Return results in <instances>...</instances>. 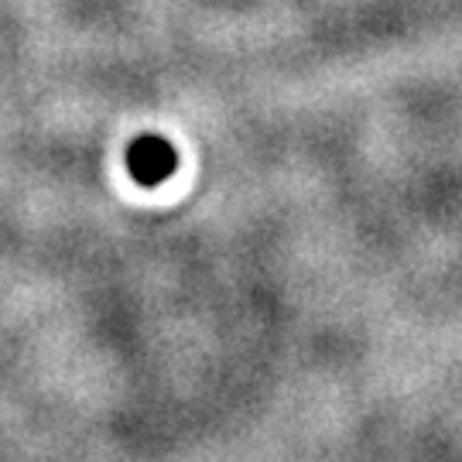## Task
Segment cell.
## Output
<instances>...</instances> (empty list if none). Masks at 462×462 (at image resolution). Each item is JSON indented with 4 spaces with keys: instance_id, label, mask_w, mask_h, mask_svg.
Returning a JSON list of instances; mask_svg holds the SVG:
<instances>
[{
    "instance_id": "6da1fadb",
    "label": "cell",
    "mask_w": 462,
    "mask_h": 462,
    "mask_svg": "<svg viewBox=\"0 0 462 462\" xmlns=\"http://www.w3.org/2000/svg\"><path fill=\"white\" fill-rule=\"evenodd\" d=\"M175 165H179V154L171 148V141L158 137V134H144L127 148V171L134 182L144 189L168 182L175 175Z\"/></svg>"
}]
</instances>
